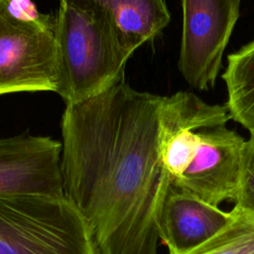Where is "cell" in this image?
I'll use <instances>...</instances> for the list:
<instances>
[{
    "instance_id": "9",
    "label": "cell",
    "mask_w": 254,
    "mask_h": 254,
    "mask_svg": "<svg viewBox=\"0 0 254 254\" xmlns=\"http://www.w3.org/2000/svg\"><path fill=\"white\" fill-rule=\"evenodd\" d=\"M233 217L196 195L172 187L160 215L159 236L169 254H182L206 241Z\"/></svg>"
},
{
    "instance_id": "3",
    "label": "cell",
    "mask_w": 254,
    "mask_h": 254,
    "mask_svg": "<svg viewBox=\"0 0 254 254\" xmlns=\"http://www.w3.org/2000/svg\"><path fill=\"white\" fill-rule=\"evenodd\" d=\"M0 254H97L86 221L65 196L0 195Z\"/></svg>"
},
{
    "instance_id": "5",
    "label": "cell",
    "mask_w": 254,
    "mask_h": 254,
    "mask_svg": "<svg viewBox=\"0 0 254 254\" xmlns=\"http://www.w3.org/2000/svg\"><path fill=\"white\" fill-rule=\"evenodd\" d=\"M182 8L179 70L192 88L209 90L239 19L240 0H182Z\"/></svg>"
},
{
    "instance_id": "13",
    "label": "cell",
    "mask_w": 254,
    "mask_h": 254,
    "mask_svg": "<svg viewBox=\"0 0 254 254\" xmlns=\"http://www.w3.org/2000/svg\"><path fill=\"white\" fill-rule=\"evenodd\" d=\"M234 205L254 212V133L245 140L241 181Z\"/></svg>"
},
{
    "instance_id": "7",
    "label": "cell",
    "mask_w": 254,
    "mask_h": 254,
    "mask_svg": "<svg viewBox=\"0 0 254 254\" xmlns=\"http://www.w3.org/2000/svg\"><path fill=\"white\" fill-rule=\"evenodd\" d=\"M60 141L29 133L0 139V195L64 196Z\"/></svg>"
},
{
    "instance_id": "8",
    "label": "cell",
    "mask_w": 254,
    "mask_h": 254,
    "mask_svg": "<svg viewBox=\"0 0 254 254\" xmlns=\"http://www.w3.org/2000/svg\"><path fill=\"white\" fill-rule=\"evenodd\" d=\"M229 119L231 117L225 105L206 103L192 92L179 91L162 96L159 115L160 158L174 182L186 172L194 156L198 129L226 125Z\"/></svg>"
},
{
    "instance_id": "1",
    "label": "cell",
    "mask_w": 254,
    "mask_h": 254,
    "mask_svg": "<svg viewBox=\"0 0 254 254\" xmlns=\"http://www.w3.org/2000/svg\"><path fill=\"white\" fill-rule=\"evenodd\" d=\"M162 96L123 80L62 117L64 196L97 254H158L159 220L173 187L159 150Z\"/></svg>"
},
{
    "instance_id": "11",
    "label": "cell",
    "mask_w": 254,
    "mask_h": 254,
    "mask_svg": "<svg viewBox=\"0 0 254 254\" xmlns=\"http://www.w3.org/2000/svg\"><path fill=\"white\" fill-rule=\"evenodd\" d=\"M222 78L231 119L254 133V40L228 55Z\"/></svg>"
},
{
    "instance_id": "4",
    "label": "cell",
    "mask_w": 254,
    "mask_h": 254,
    "mask_svg": "<svg viewBox=\"0 0 254 254\" xmlns=\"http://www.w3.org/2000/svg\"><path fill=\"white\" fill-rule=\"evenodd\" d=\"M25 91H57L55 17L0 0V95Z\"/></svg>"
},
{
    "instance_id": "6",
    "label": "cell",
    "mask_w": 254,
    "mask_h": 254,
    "mask_svg": "<svg viewBox=\"0 0 254 254\" xmlns=\"http://www.w3.org/2000/svg\"><path fill=\"white\" fill-rule=\"evenodd\" d=\"M194 156L173 186L219 205L235 202L241 181L245 139L226 125L200 128Z\"/></svg>"
},
{
    "instance_id": "2",
    "label": "cell",
    "mask_w": 254,
    "mask_h": 254,
    "mask_svg": "<svg viewBox=\"0 0 254 254\" xmlns=\"http://www.w3.org/2000/svg\"><path fill=\"white\" fill-rule=\"evenodd\" d=\"M55 42L56 92L65 104L86 100L124 79L131 55L102 17L60 3Z\"/></svg>"
},
{
    "instance_id": "12",
    "label": "cell",
    "mask_w": 254,
    "mask_h": 254,
    "mask_svg": "<svg viewBox=\"0 0 254 254\" xmlns=\"http://www.w3.org/2000/svg\"><path fill=\"white\" fill-rule=\"evenodd\" d=\"M230 222L215 235L182 254H254V212L233 206Z\"/></svg>"
},
{
    "instance_id": "10",
    "label": "cell",
    "mask_w": 254,
    "mask_h": 254,
    "mask_svg": "<svg viewBox=\"0 0 254 254\" xmlns=\"http://www.w3.org/2000/svg\"><path fill=\"white\" fill-rule=\"evenodd\" d=\"M60 3L102 17L131 56L171 21L165 0H60Z\"/></svg>"
}]
</instances>
